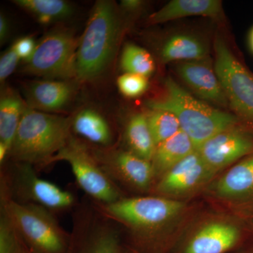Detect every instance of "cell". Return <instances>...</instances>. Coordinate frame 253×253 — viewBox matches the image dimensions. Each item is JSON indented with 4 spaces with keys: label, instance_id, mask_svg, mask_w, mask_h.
Segmentation results:
<instances>
[{
    "label": "cell",
    "instance_id": "83f0119b",
    "mask_svg": "<svg viewBox=\"0 0 253 253\" xmlns=\"http://www.w3.org/2000/svg\"><path fill=\"white\" fill-rule=\"evenodd\" d=\"M119 90L126 97H136L144 94L149 86L147 78L126 73L118 79Z\"/></svg>",
    "mask_w": 253,
    "mask_h": 253
},
{
    "label": "cell",
    "instance_id": "277c9868",
    "mask_svg": "<svg viewBox=\"0 0 253 253\" xmlns=\"http://www.w3.org/2000/svg\"><path fill=\"white\" fill-rule=\"evenodd\" d=\"M1 211L14 224L33 253H66L71 234H68L49 210L21 203L1 193Z\"/></svg>",
    "mask_w": 253,
    "mask_h": 253
},
{
    "label": "cell",
    "instance_id": "4316f807",
    "mask_svg": "<svg viewBox=\"0 0 253 253\" xmlns=\"http://www.w3.org/2000/svg\"><path fill=\"white\" fill-rule=\"evenodd\" d=\"M29 250L4 212L0 218V253H26Z\"/></svg>",
    "mask_w": 253,
    "mask_h": 253
},
{
    "label": "cell",
    "instance_id": "f546056e",
    "mask_svg": "<svg viewBox=\"0 0 253 253\" xmlns=\"http://www.w3.org/2000/svg\"><path fill=\"white\" fill-rule=\"evenodd\" d=\"M36 44L33 38H30V37H24V38L18 40L14 43L13 47L20 59H23L27 61L34 52Z\"/></svg>",
    "mask_w": 253,
    "mask_h": 253
},
{
    "label": "cell",
    "instance_id": "8992f818",
    "mask_svg": "<svg viewBox=\"0 0 253 253\" xmlns=\"http://www.w3.org/2000/svg\"><path fill=\"white\" fill-rule=\"evenodd\" d=\"M14 167L3 174L1 193L18 202L38 205L50 211L74 206L76 199L71 192L40 177L32 165L16 162Z\"/></svg>",
    "mask_w": 253,
    "mask_h": 253
},
{
    "label": "cell",
    "instance_id": "603a6c76",
    "mask_svg": "<svg viewBox=\"0 0 253 253\" xmlns=\"http://www.w3.org/2000/svg\"><path fill=\"white\" fill-rule=\"evenodd\" d=\"M25 108L19 96L11 91L5 93L0 100V142L10 151Z\"/></svg>",
    "mask_w": 253,
    "mask_h": 253
},
{
    "label": "cell",
    "instance_id": "d6a6232c",
    "mask_svg": "<svg viewBox=\"0 0 253 253\" xmlns=\"http://www.w3.org/2000/svg\"><path fill=\"white\" fill-rule=\"evenodd\" d=\"M123 253H141L139 252V251H136V250H135V249H131V248H128V249L125 250V251H123Z\"/></svg>",
    "mask_w": 253,
    "mask_h": 253
},
{
    "label": "cell",
    "instance_id": "5b68a950",
    "mask_svg": "<svg viewBox=\"0 0 253 253\" xmlns=\"http://www.w3.org/2000/svg\"><path fill=\"white\" fill-rule=\"evenodd\" d=\"M93 203L105 217L129 228L143 244H149L155 233L184 208L183 203L157 196L122 198L111 204Z\"/></svg>",
    "mask_w": 253,
    "mask_h": 253
},
{
    "label": "cell",
    "instance_id": "6da1fadb",
    "mask_svg": "<svg viewBox=\"0 0 253 253\" xmlns=\"http://www.w3.org/2000/svg\"><path fill=\"white\" fill-rule=\"evenodd\" d=\"M151 110L172 113L181 130L189 136L196 149L221 131L237 126L239 119L196 99L172 78L165 81L164 94L146 103Z\"/></svg>",
    "mask_w": 253,
    "mask_h": 253
},
{
    "label": "cell",
    "instance_id": "9c48e42d",
    "mask_svg": "<svg viewBox=\"0 0 253 253\" xmlns=\"http://www.w3.org/2000/svg\"><path fill=\"white\" fill-rule=\"evenodd\" d=\"M111 221L94 204L78 207L66 253H123L119 235Z\"/></svg>",
    "mask_w": 253,
    "mask_h": 253
},
{
    "label": "cell",
    "instance_id": "5bb4252c",
    "mask_svg": "<svg viewBox=\"0 0 253 253\" xmlns=\"http://www.w3.org/2000/svg\"><path fill=\"white\" fill-rule=\"evenodd\" d=\"M204 61L181 63L176 67V73L201 99L225 107L229 102L220 81L215 71Z\"/></svg>",
    "mask_w": 253,
    "mask_h": 253
},
{
    "label": "cell",
    "instance_id": "ffe728a7",
    "mask_svg": "<svg viewBox=\"0 0 253 253\" xmlns=\"http://www.w3.org/2000/svg\"><path fill=\"white\" fill-rule=\"evenodd\" d=\"M161 55L165 63L203 61L208 56V49L199 38L182 33L168 38L163 44Z\"/></svg>",
    "mask_w": 253,
    "mask_h": 253
},
{
    "label": "cell",
    "instance_id": "4dcf8cb0",
    "mask_svg": "<svg viewBox=\"0 0 253 253\" xmlns=\"http://www.w3.org/2000/svg\"><path fill=\"white\" fill-rule=\"evenodd\" d=\"M9 33V23L4 15H0V41L4 42Z\"/></svg>",
    "mask_w": 253,
    "mask_h": 253
},
{
    "label": "cell",
    "instance_id": "e0dca14e",
    "mask_svg": "<svg viewBox=\"0 0 253 253\" xmlns=\"http://www.w3.org/2000/svg\"><path fill=\"white\" fill-rule=\"evenodd\" d=\"M221 12L218 0H172L150 16L151 23H161L189 16L217 18Z\"/></svg>",
    "mask_w": 253,
    "mask_h": 253
},
{
    "label": "cell",
    "instance_id": "8fae6325",
    "mask_svg": "<svg viewBox=\"0 0 253 253\" xmlns=\"http://www.w3.org/2000/svg\"><path fill=\"white\" fill-rule=\"evenodd\" d=\"M197 150L214 174L244 156L253 154V136L236 126L212 136Z\"/></svg>",
    "mask_w": 253,
    "mask_h": 253
},
{
    "label": "cell",
    "instance_id": "484cf974",
    "mask_svg": "<svg viewBox=\"0 0 253 253\" xmlns=\"http://www.w3.org/2000/svg\"><path fill=\"white\" fill-rule=\"evenodd\" d=\"M146 116L150 131L156 146L181 131L179 121L172 113L151 110Z\"/></svg>",
    "mask_w": 253,
    "mask_h": 253
},
{
    "label": "cell",
    "instance_id": "2e32d148",
    "mask_svg": "<svg viewBox=\"0 0 253 253\" xmlns=\"http://www.w3.org/2000/svg\"><path fill=\"white\" fill-rule=\"evenodd\" d=\"M73 93V86L66 82H37L27 91L28 108L44 113L58 111L68 104Z\"/></svg>",
    "mask_w": 253,
    "mask_h": 253
},
{
    "label": "cell",
    "instance_id": "7402d4cb",
    "mask_svg": "<svg viewBox=\"0 0 253 253\" xmlns=\"http://www.w3.org/2000/svg\"><path fill=\"white\" fill-rule=\"evenodd\" d=\"M126 136L131 152L146 161H152L156 145L150 131L146 115L137 113L131 116L126 125Z\"/></svg>",
    "mask_w": 253,
    "mask_h": 253
},
{
    "label": "cell",
    "instance_id": "836d02e7",
    "mask_svg": "<svg viewBox=\"0 0 253 253\" xmlns=\"http://www.w3.org/2000/svg\"><path fill=\"white\" fill-rule=\"evenodd\" d=\"M250 45H251V49L253 51V28L251 31V35H250Z\"/></svg>",
    "mask_w": 253,
    "mask_h": 253
},
{
    "label": "cell",
    "instance_id": "d6986e66",
    "mask_svg": "<svg viewBox=\"0 0 253 253\" xmlns=\"http://www.w3.org/2000/svg\"><path fill=\"white\" fill-rule=\"evenodd\" d=\"M194 143L183 131L156 146L152 163L156 174H165L196 151Z\"/></svg>",
    "mask_w": 253,
    "mask_h": 253
},
{
    "label": "cell",
    "instance_id": "3957f363",
    "mask_svg": "<svg viewBox=\"0 0 253 253\" xmlns=\"http://www.w3.org/2000/svg\"><path fill=\"white\" fill-rule=\"evenodd\" d=\"M121 33V21L115 5L104 0L96 1L78 43V79L91 81L104 73L116 52Z\"/></svg>",
    "mask_w": 253,
    "mask_h": 253
},
{
    "label": "cell",
    "instance_id": "52a82bcc",
    "mask_svg": "<svg viewBox=\"0 0 253 253\" xmlns=\"http://www.w3.org/2000/svg\"><path fill=\"white\" fill-rule=\"evenodd\" d=\"M57 161L70 165L78 185L94 202L111 204L123 198L119 188L103 170L93 153L73 136L51 158L49 165Z\"/></svg>",
    "mask_w": 253,
    "mask_h": 253
},
{
    "label": "cell",
    "instance_id": "44dd1931",
    "mask_svg": "<svg viewBox=\"0 0 253 253\" xmlns=\"http://www.w3.org/2000/svg\"><path fill=\"white\" fill-rule=\"evenodd\" d=\"M72 129L76 134L94 144L108 146L112 140L111 128L99 113L85 109L73 119Z\"/></svg>",
    "mask_w": 253,
    "mask_h": 253
},
{
    "label": "cell",
    "instance_id": "9a60e30c",
    "mask_svg": "<svg viewBox=\"0 0 253 253\" xmlns=\"http://www.w3.org/2000/svg\"><path fill=\"white\" fill-rule=\"evenodd\" d=\"M237 226L225 221H212L189 240L183 253H225L239 242Z\"/></svg>",
    "mask_w": 253,
    "mask_h": 253
},
{
    "label": "cell",
    "instance_id": "4fadbf2b",
    "mask_svg": "<svg viewBox=\"0 0 253 253\" xmlns=\"http://www.w3.org/2000/svg\"><path fill=\"white\" fill-rule=\"evenodd\" d=\"M213 175L196 150L163 174L156 191L165 195L185 194L199 187Z\"/></svg>",
    "mask_w": 253,
    "mask_h": 253
},
{
    "label": "cell",
    "instance_id": "7a4b0ae2",
    "mask_svg": "<svg viewBox=\"0 0 253 253\" xmlns=\"http://www.w3.org/2000/svg\"><path fill=\"white\" fill-rule=\"evenodd\" d=\"M73 119L25 108L11 146L15 162L46 167L71 139Z\"/></svg>",
    "mask_w": 253,
    "mask_h": 253
},
{
    "label": "cell",
    "instance_id": "f1b7e54d",
    "mask_svg": "<svg viewBox=\"0 0 253 253\" xmlns=\"http://www.w3.org/2000/svg\"><path fill=\"white\" fill-rule=\"evenodd\" d=\"M19 59L13 46L2 54L0 59V81L1 83L14 72Z\"/></svg>",
    "mask_w": 253,
    "mask_h": 253
},
{
    "label": "cell",
    "instance_id": "1f68e13d",
    "mask_svg": "<svg viewBox=\"0 0 253 253\" xmlns=\"http://www.w3.org/2000/svg\"><path fill=\"white\" fill-rule=\"evenodd\" d=\"M121 4L125 9L129 10V11H134V10L139 9L141 5L142 4V2L139 0H124V1H122Z\"/></svg>",
    "mask_w": 253,
    "mask_h": 253
},
{
    "label": "cell",
    "instance_id": "7c38bea8",
    "mask_svg": "<svg viewBox=\"0 0 253 253\" xmlns=\"http://www.w3.org/2000/svg\"><path fill=\"white\" fill-rule=\"evenodd\" d=\"M93 154L115 184L116 181H121L140 191L149 189L152 184L156 175L152 163L130 151Z\"/></svg>",
    "mask_w": 253,
    "mask_h": 253
},
{
    "label": "cell",
    "instance_id": "cb8c5ba5",
    "mask_svg": "<svg viewBox=\"0 0 253 253\" xmlns=\"http://www.w3.org/2000/svg\"><path fill=\"white\" fill-rule=\"evenodd\" d=\"M14 3L34 15L42 23L64 19L73 12L71 4L63 0H16Z\"/></svg>",
    "mask_w": 253,
    "mask_h": 253
},
{
    "label": "cell",
    "instance_id": "e575fe53",
    "mask_svg": "<svg viewBox=\"0 0 253 253\" xmlns=\"http://www.w3.org/2000/svg\"><path fill=\"white\" fill-rule=\"evenodd\" d=\"M26 253H32L31 251H30V250H28V251H27V252H26Z\"/></svg>",
    "mask_w": 253,
    "mask_h": 253
},
{
    "label": "cell",
    "instance_id": "ba28073f",
    "mask_svg": "<svg viewBox=\"0 0 253 253\" xmlns=\"http://www.w3.org/2000/svg\"><path fill=\"white\" fill-rule=\"evenodd\" d=\"M78 43L71 32L59 30L49 33L36 44L23 71L50 78L67 79L76 76Z\"/></svg>",
    "mask_w": 253,
    "mask_h": 253
},
{
    "label": "cell",
    "instance_id": "ac0fdd59",
    "mask_svg": "<svg viewBox=\"0 0 253 253\" xmlns=\"http://www.w3.org/2000/svg\"><path fill=\"white\" fill-rule=\"evenodd\" d=\"M214 191L225 199H237L253 193V154L230 168L214 184Z\"/></svg>",
    "mask_w": 253,
    "mask_h": 253
},
{
    "label": "cell",
    "instance_id": "d4e9b609",
    "mask_svg": "<svg viewBox=\"0 0 253 253\" xmlns=\"http://www.w3.org/2000/svg\"><path fill=\"white\" fill-rule=\"evenodd\" d=\"M121 63L126 73L147 78L154 72L155 63L151 55L135 44H128L125 46Z\"/></svg>",
    "mask_w": 253,
    "mask_h": 253
},
{
    "label": "cell",
    "instance_id": "30bf717a",
    "mask_svg": "<svg viewBox=\"0 0 253 253\" xmlns=\"http://www.w3.org/2000/svg\"><path fill=\"white\" fill-rule=\"evenodd\" d=\"M214 71L228 102L236 113L253 123V75L219 37L214 42Z\"/></svg>",
    "mask_w": 253,
    "mask_h": 253
}]
</instances>
